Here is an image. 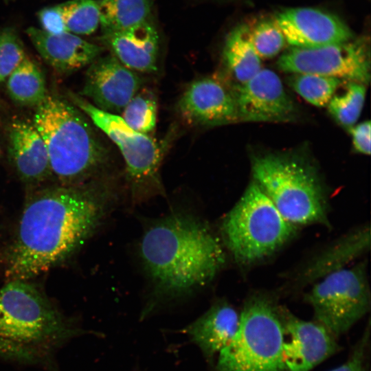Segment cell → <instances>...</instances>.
Returning a JSON list of instances; mask_svg holds the SVG:
<instances>
[{
    "mask_svg": "<svg viewBox=\"0 0 371 371\" xmlns=\"http://www.w3.org/2000/svg\"><path fill=\"white\" fill-rule=\"evenodd\" d=\"M117 197L108 183L54 187L34 195L9 256L10 281H25L69 258L98 227Z\"/></svg>",
    "mask_w": 371,
    "mask_h": 371,
    "instance_id": "cell-1",
    "label": "cell"
},
{
    "mask_svg": "<svg viewBox=\"0 0 371 371\" xmlns=\"http://www.w3.org/2000/svg\"><path fill=\"white\" fill-rule=\"evenodd\" d=\"M151 300L143 317L158 304L177 300L207 286L225 262L223 246L199 217L172 212L151 223L139 243Z\"/></svg>",
    "mask_w": 371,
    "mask_h": 371,
    "instance_id": "cell-2",
    "label": "cell"
},
{
    "mask_svg": "<svg viewBox=\"0 0 371 371\" xmlns=\"http://www.w3.org/2000/svg\"><path fill=\"white\" fill-rule=\"evenodd\" d=\"M85 333L25 281H10L0 289V360L58 371V351Z\"/></svg>",
    "mask_w": 371,
    "mask_h": 371,
    "instance_id": "cell-3",
    "label": "cell"
},
{
    "mask_svg": "<svg viewBox=\"0 0 371 371\" xmlns=\"http://www.w3.org/2000/svg\"><path fill=\"white\" fill-rule=\"evenodd\" d=\"M34 125L49 155L51 172L63 183L85 181L102 169L109 154L82 112L54 95L37 106Z\"/></svg>",
    "mask_w": 371,
    "mask_h": 371,
    "instance_id": "cell-4",
    "label": "cell"
},
{
    "mask_svg": "<svg viewBox=\"0 0 371 371\" xmlns=\"http://www.w3.org/2000/svg\"><path fill=\"white\" fill-rule=\"evenodd\" d=\"M255 181L278 210L295 225H328L327 203L316 170L300 157L266 153L254 156Z\"/></svg>",
    "mask_w": 371,
    "mask_h": 371,
    "instance_id": "cell-5",
    "label": "cell"
},
{
    "mask_svg": "<svg viewBox=\"0 0 371 371\" xmlns=\"http://www.w3.org/2000/svg\"><path fill=\"white\" fill-rule=\"evenodd\" d=\"M281 306L267 294L245 302L230 343L218 353L217 371H286Z\"/></svg>",
    "mask_w": 371,
    "mask_h": 371,
    "instance_id": "cell-6",
    "label": "cell"
},
{
    "mask_svg": "<svg viewBox=\"0 0 371 371\" xmlns=\"http://www.w3.org/2000/svg\"><path fill=\"white\" fill-rule=\"evenodd\" d=\"M295 228L252 180L224 217L221 233L235 260L250 265L280 249L293 237Z\"/></svg>",
    "mask_w": 371,
    "mask_h": 371,
    "instance_id": "cell-7",
    "label": "cell"
},
{
    "mask_svg": "<svg viewBox=\"0 0 371 371\" xmlns=\"http://www.w3.org/2000/svg\"><path fill=\"white\" fill-rule=\"evenodd\" d=\"M70 98L74 104L118 147L125 161L132 203L138 204L163 195L159 168L164 151L158 142L129 127L120 115L99 109L82 96L71 94Z\"/></svg>",
    "mask_w": 371,
    "mask_h": 371,
    "instance_id": "cell-8",
    "label": "cell"
},
{
    "mask_svg": "<svg viewBox=\"0 0 371 371\" xmlns=\"http://www.w3.org/2000/svg\"><path fill=\"white\" fill-rule=\"evenodd\" d=\"M314 320L337 338L363 317L370 307V291L366 263L343 268L321 278L305 294Z\"/></svg>",
    "mask_w": 371,
    "mask_h": 371,
    "instance_id": "cell-9",
    "label": "cell"
},
{
    "mask_svg": "<svg viewBox=\"0 0 371 371\" xmlns=\"http://www.w3.org/2000/svg\"><path fill=\"white\" fill-rule=\"evenodd\" d=\"M291 74H312L363 85L370 79L369 47L363 39L317 47H292L277 62Z\"/></svg>",
    "mask_w": 371,
    "mask_h": 371,
    "instance_id": "cell-10",
    "label": "cell"
},
{
    "mask_svg": "<svg viewBox=\"0 0 371 371\" xmlns=\"http://www.w3.org/2000/svg\"><path fill=\"white\" fill-rule=\"evenodd\" d=\"M286 371H310L336 353L337 337L318 322L301 319L281 306Z\"/></svg>",
    "mask_w": 371,
    "mask_h": 371,
    "instance_id": "cell-11",
    "label": "cell"
},
{
    "mask_svg": "<svg viewBox=\"0 0 371 371\" xmlns=\"http://www.w3.org/2000/svg\"><path fill=\"white\" fill-rule=\"evenodd\" d=\"M232 91L238 120L279 122L289 120L295 113V105L280 77L269 69H261Z\"/></svg>",
    "mask_w": 371,
    "mask_h": 371,
    "instance_id": "cell-12",
    "label": "cell"
},
{
    "mask_svg": "<svg viewBox=\"0 0 371 371\" xmlns=\"http://www.w3.org/2000/svg\"><path fill=\"white\" fill-rule=\"evenodd\" d=\"M142 85V80L137 73L111 54L97 58L89 65L82 95L99 109L117 115Z\"/></svg>",
    "mask_w": 371,
    "mask_h": 371,
    "instance_id": "cell-13",
    "label": "cell"
},
{
    "mask_svg": "<svg viewBox=\"0 0 371 371\" xmlns=\"http://www.w3.org/2000/svg\"><path fill=\"white\" fill-rule=\"evenodd\" d=\"M178 113L190 126H214L238 121L233 91L213 77L191 82L177 103Z\"/></svg>",
    "mask_w": 371,
    "mask_h": 371,
    "instance_id": "cell-14",
    "label": "cell"
},
{
    "mask_svg": "<svg viewBox=\"0 0 371 371\" xmlns=\"http://www.w3.org/2000/svg\"><path fill=\"white\" fill-rule=\"evenodd\" d=\"M293 47L311 48L352 39L349 27L337 16L313 8L282 10L274 19Z\"/></svg>",
    "mask_w": 371,
    "mask_h": 371,
    "instance_id": "cell-15",
    "label": "cell"
},
{
    "mask_svg": "<svg viewBox=\"0 0 371 371\" xmlns=\"http://www.w3.org/2000/svg\"><path fill=\"white\" fill-rule=\"evenodd\" d=\"M26 34L47 64L60 73H71L89 65L102 51L100 46L69 32L52 34L30 27Z\"/></svg>",
    "mask_w": 371,
    "mask_h": 371,
    "instance_id": "cell-16",
    "label": "cell"
},
{
    "mask_svg": "<svg viewBox=\"0 0 371 371\" xmlns=\"http://www.w3.org/2000/svg\"><path fill=\"white\" fill-rule=\"evenodd\" d=\"M102 41L127 68L144 73L157 69L159 34L148 20L122 31L104 34Z\"/></svg>",
    "mask_w": 371,
    "mask_h": 371,
    "instance_id": "cell-17",
    "label": "cell"
},
{
    "mask_svg": "<svg viewBox=\"0 0 371 371\" xmlns=\"http://www.w3.org/2000/svg\"><path fill=\"white\" fill-rule=\"evenodd\" d=\"M9 153L16 172L26 182H39L52 174L45 144L33 123L23 120L11 123Z\"/></svg>",
    "mask_w": 371,
    "mask_h": 371,
    "instance_id": "cell-18",
    "label": "cell"
},
{
    "mask_svg": "<svg viewBox=\"0 0 371 371\" xmlns=\"http://www.w3.org/2000/svg\"><path fill=\"white\" fill-rule=\"evenodd\" d=\"M240 313L227 302L218 300L185 329L207 360L226 347L236 335Z\"/></svg>",
    "mask_w": 371,
    "mask_h": 371,
    "instance_id": "cell-19",
    "label": "cell"
},
{
    "mask_svg": "<svg viewBox=\"0 0 371 371\" xmlns=\"http://www.w3.org/2000/svg\"><path fill=\"white\" fill-rule=\"evenodd\" d=\"M370 243L369 227L360 228L347 234L313 260L303 272L302 280L306 283L311 282L345 268L369 249Z\"/></svg>",
    "mask_w": 371,
    "mask_h": 371,
    "instance_id": "cell-20",
    "label": "cell"
},
{
    "mask_svg": "<svg viewBox=\"0 0 371 371\" xmlns=\"http://www.w3.org/2000/svg\"><path fill=\"white\" fill-rule=\"evenodd\" d=\"M223 58L234 78L242 84L254 76L261 69V60L248 34V26L240 25L227 36Z\"/></svg>",
    "mask_w": 371,
    "mask_h": 371,
    "instance_id": "cell-21",
    "label": "cell"
},
{
    "mask_svg": "<svg viewBox=\"0 0 371 371\" xmlns=\"http://www.w3.org/2000/svg\"><path fill=\"white\" fill-rule=\"evenodd\" d=\"M6 88L10 98L22 106H37L47 95L43 74L27 56L6 79Z\"/></svg>",
    "mask_w": 371,
    "mask_h": 371,
    "instance_id": "cell-22",
    "label": "cell"
},
{
    "mask_svg": "<svg viewBox=\"0 0 371 371\" xmlns=\"http://www.w3.org/2000/svg\"><path fill=\"white\" fill-rule=\"evenodd\" d=\"M100 25L104 34L122 31L148 21L151 0H100Z\"/></svg>",
    "mask_w": 371,
    "mask_h": 371,
    "instance_id": "cell-23",
    "label": "cell"
},
{
    "mask_svg": "<svg viewBox=\"0 0 371 371\" xmlns=\"http://www.w3.org/2000/svg\"><path fill=\"white\" fill-rule=\"evenodd\" d=\"M289 86L310 104L324 107L343 84L339 78L312 74H292Z\"/></svg>",
    "mask_w": 371,
    "mask_h": 371,
    "instance_id": "cell-24",
    "label": "cell"
},
{
    "mask_svg": "<svg viewBox=\"0 0 371 371\" xmlns=\"http://www.w3.org/2000/svg\"><path fill=\"white\" fill-rule=\"evenodd\" d=\"M133 130L148 135L157 124V102L155 93L148 89H140L131 99L120 115Z\"/></svg>",
    "mask_w": 371,
    "mask_h": 371,
    "instance_id": "cell-25",
    "label": "cell"
},
{
    "mask_svg": "<svg viewBox=\"0 0 371 371\" xmlns=\"http://www.w3.org/2000/svg\"><path fill=\"white\" fill-rule=\"evenodd\" d=\"M366 90L365 85L349 81L343 93L334 94L327 106L338 123L348 128L354 126L363 107Z\"/></svg>",
    "mask_w": 371,
    "mask_h": 371,
    "instance_id": "cell-26",
    "label": "cell"
},
{
    "mask_svg": "<svg viewBox=\"0 0 371 371\" xmlns=\"http://www.w3.org/2000/svg\"><path fill=\"white\" fill-rule=\"evenodd\" d=\"M67 31L76 35H89L100 25L98 1L71 0L62 3Z\"/></svg>",
    "mask_w": 371,
    "mask_h": 371,
    "instance_id": "cell-27",
    "label": "cell"
},
{
    "mask_svg": "<svg viewBox=\"0 0 371 371\" xmlns=\"http://www.w3.org/2000/svg\"><path fill=\"white\" fill-rule=\"evenodd\" d=\"M248 34L260 58L276 56L285 45V38L275 20L264 19L248 26Z\"/></svg>",
    "mask_w": 371,
    "mask_h": 371,
    "instance_id": "cell-28",
    "label": "cell"
},
{
    "mask_svg": "<svg viewBox=\"0 0 371 371\" xmlns=\"http://www.w3.org/2000/svg\"><path fill=\"white\" fill-rule=\"evenodd\" d=\"M26 56L22 43L14 31H1L0 82L5 81Z\"/></svg>",
    "mask_w": 371,
    "mask_h": 371,
    "instance_id": "cell-29",
    "label": "cell"
},
{
    "mask_svg": "<svg viewBox=\"0 0 371 371\" xmlns=\"http://www.w3.org/2000/svg\"><path fill=\"white\" fill-rule=\"evenodd\" d=\"M41 30L52 34L67 32L62 3L45 8L38 13Z\"/></svg>",
    "mask_w": 371,
    "mask_h": 371,
    "instance_id": "cell-30",
    "label": "cell"
},
{
    "mask_svg": "<svg viewBox=\"0 0 371 371\" xmlns=\"http://www.w3.org/2000/svg\"><path fill=\"white\" fill-rule=\"evenodd\" d=\"M369 339L370 326L368 325L347 361L329 371H368L366 356Z\"/></svg>",
    "mask_w": 371,
    "mask_h": 371,
    "instance_id": "cell-31",
    "label": "cell"
},
{
    "mask_svg": "<svg viewBox=\"0 0 371 371\" xmlns=\"http://www.w3.org/2000/svg\"><path fill=\"white\" fill-rule=\"evenodd\" d=\"M353 146L357 151L370 155V122H363L349 128Z\"/></svg>",
    "mask_w": 371,
    "mask_h": 371,
    "instance_id": "cell-32",
    "label": "cell"
}]
</instances>
